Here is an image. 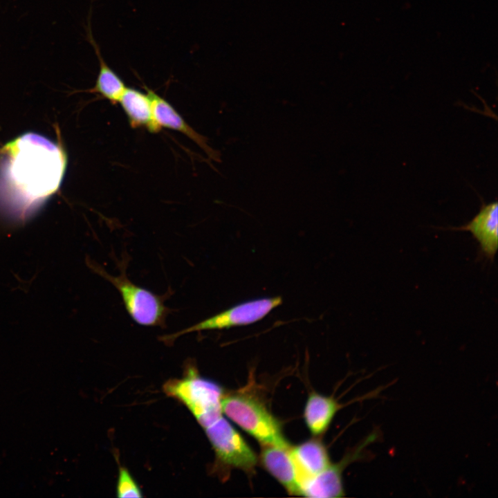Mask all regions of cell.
Here are the masks:
<instances>
[{"label": "cell", "mask_w": 498, "mask_h": 498, "mask_svg": "<svg viewBox=\"0 0 498 498\" xmlns=\"http://www.w3.org/2000/svg\"><path fill=\"white\" fill-rule=\"evenodd\" d=\"M262 465L292 495H301L295 468L289 447L262 445Z\"/></svg>", "instance_id": "9"}, {"label": "cell", "mask_w": 498, "mask_h": 498, "mask_svg": "<svg viewBox=\"0 0 498 498\" xmlns=\"http://www.w3.org/2000/svg\"><path fill=\"white\" fill-rule=\"evenodd\" d=\"M118 103L133 128H145L151 133L160 130L155 122L151 102L147 93L126 87Z\"/></svg>", "instance_id": "13"}, {"label": "cell", "mask_w": 498, "mask_h": 498, "mask_svg": "<svg viewBox=\"0 0 498 498\" xmlns=\"http://www.w3.org/2000/svg\"><path fill=\"white\" fill-rule=\"evenodd\" d=\"M471 232L479 243L481 253L493 260L498 246V203H482L478 213L465 225L451 228Z\"/></svg>", "instance_id": "8"}, {"label": "cell", "mask_w": 498, "mask_h": 498, "mask_svg": "<svg viewBox=\"0 0 498 498\" xmlns=\"http://www.w3.org/2000/svg\"><path fill=\"white\" fill-rule=\"evenodd\" d=\"M126 261L120 262L118 276L110 275L100 266L94 268L118 290L129 315L135 322L146 326L165 327L167 317L172 313L164 304L168 294L156 295L132 282L126 274Z\"/></svg>", "instance_id": "4"}, {"label": "cell", "mask_w": 498, "mask_h": 498, "mask_svg": "<svg viewBox=\"0 0 498 498\" xmlns=\"http://www.w3.org/2000/svg\"><path fill=\"white\" fill-rule=\"evenodd\" d=\"M116 495L118 497H142L143 496L138 485L129 470L124 467H120L119 469Z\"/></svg>", "instance_id": "15"}, {"label": "cell", "mask_w": 498, "mask_h": 498, "mask_svg": "<svg viewBox=\"0 0 498 498\" xmlns=\"http://www.w3.org/2000/svg\"><path fill=\"white\" fill-rule=\"evenodd\" d=\"M222 412L262 445L289 447L279 423L257 399L243 394L223 396Z\"/></svg>", "instance_id": "3"}, {"label": "cell", "mask_w": 498, "mask_h": 498, "mask_svg": "<svg viewBox=\"0 0 498 498\" xmlns=\"http://www.w3.org/2000/svg\"><path fill=\"white\" fill-rule=\"evenodd\" d=\"M1 151L0 203L12 216L24 219L59 188L66 154L60 147L34 133L15 138Z\"/></svg>", "instance_id": "1"}, {"label": "cell", "mask_w": 498, "mask_h": 498, "mask_svg": "<svg viewBox=\"0 0 498 498\" xmlns=\"http://www.w3.org/2000/svg\"><path fill=\"white\" fill-rule=\"evenodd\" d=\"M340 407V404L332 397L311 393L304 412L305 423L310 432L315 435L325 432Z\"/></svg>", "instance_id": "14"}, {"label": "cell", "mask_w": 498, "mask_h": 498, "mask_svg": "<svg viewBox=\"0 0 498 498\" xmlns=\"http://www.w3.org/2000/svg\"><path fill=\"white\" fill-rule=\"evenodd\" d=\"M282 303L281 297H264L248 301L181 331L164 335L160 337V340L166 343H171L180 336L193 332L224 329L252 324L264 318Z\"/></svg>", "instance_id": "5"}, {"label": "cell", "mask_w": 498, "mask_h": 498, "mask_svg": "<svg viewBox=\"0 0 498 498\" xmlns=\"http://www.w3.org/2000/svg\"><path fill=\"white\" fill-rule=\"evenodd\" d=\"M378 437V432L370 434L355 450L340 463L331 464L319 474L304 482L301 495L314 498L340 497L344 495L342 473L346 465L362 457L363 450Z\"/></svg>", "instance_id": "7"}, {"label": "cell", "mask_w": 498, "mask_h": 498, "mask_svg": "<svg viewBox=\"0 0 498 498\" xmlns=\"http://www.w3.org/2000/svg\"><path fill=\"white\" fill-rule=\"evenodd\" d=\"M216 459L223 464L246 472L253 470L257 456L240 434L222 416L204 428Z\"/></svg>", "instance_id": "6"}, {"label": "cell", "mask_w": 498, "mask_h": 498, "mask_svg": "<svg viewBox=\"0 0 498 498\" xmlns=\"http://www.w3.org/2000/svg\"><path fill=\"white\" fill-rule=\"evenodd\" d=\"M290 453L300 490L304 482L331 465L326 448L320 441L315 439L308 440L290 448Z\"/></svg>", "instance_id": "10"}, {"label": "cell", "mask_w": 498, "mask_h": 498, "mask_svg": "<svg viewBox=\"0 0 498 498\" xmlns=\"http://www.w3.org/2000/svg\"><path fill=\"white\" fill-rule=\"evenodd\" d=\"M145 90L151 102L155 122L160 129L167 128L185 134L212 156V150L205 138L185 122L171 104L147 87Z\"/></svg>", "instance_id": "11"}, {"label": "cell", "mask_w": 498, "mask_h": 498, "mask_svg": "<svg viewBox=\"0 0 498 498\" xmlns=\"http://www.w3.org/2000/svg\"><path fill=\"white\" fill-rule=\"evenodd\" d=\"M187 371L183 378L166 382L163 389L181 401L205 428L222 416L223 390L216 383L199 376L194 368Z\"/></svg>", "instance_id": "2"}, {"label": "cell", "mask_w": 498, "mask_h": 498, "mask_svg": "<svg viewBox=\"0 0 498 498\" xmlns=\"http://www.w3.org/2000/svg\"><path fill=\"white\" fill-rule=\"evenodd\" d=\"M89 15L87 25L85 26L86 39L93 46L99 62V72L93 88L88 90L90 93H98L112 104L118 101L126 89L121 78L109 66L104 60L98 44L92 35Z\"/></svg>", "instance_id": "12"}]
</instances>
